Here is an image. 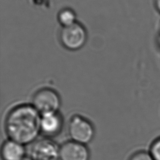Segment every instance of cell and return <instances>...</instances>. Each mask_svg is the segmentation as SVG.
I'll use <instances>...</instances> for the list:
<instances>
[{"instance_id":"obj_1","label":"cell","mask_w":160,"mask_h":160,"mask_svg":"<svg viewBox=\"0 0 160 160\" xmlns=\"http://www.w3.org/2000/svg\"><path fill=\"white\" fill-rule=\"evenodd\" d=\"M41 115L31 104L12 108L4 120V130L8 139L24 146L32 144L41 133Z\"/></svg>"},{"instance_id":"obj_2","label":"cell","mask_w":160,"mask_h":160,"mask_svg":"<svg viewBox=\"0 0 160 160\" xmlns=\"http://www.w3.org/2000/svg\"><path fill=\"white\" fill-rule=\"evenodd\" d=\"M61 103L60 96L56 91L50 88H42L34 92L31 104L42 116L58 112Z\"/></svg>"},{"instance_id":"obj_3","label":"cell","mask_w":160,"mask_h":160,"mask_svg":"<svg viewBox=\"0 0 160 160\" xmlns=\"http://www.w3.org/2000/svg\"><path fill=\"white\" fill-rule=\"evenodd\" d=\"M58 36L61 45L69 51L81 49L88 39L87 31L79 22L69 26L61 27Z\"/></svg>"},{"instance_id":"obj_4","label":"cell","mask_w":160,"mask_h":160,"mask_svg":"<svg viewBox=\"0 0 160 160\" xmlns=\"http://www.w3.org/2000/svg\"><path fill=\"white\" fill-rule=\"evenodd\" d=\"M68 131L71 141L86 145L94 136V129L91 122L80 115H74L69 120Z\"/></svg>"},{"instance_id":"obj_5","label":"cell","mask_w":160,"mask_h":160,"mask_svg":"<svg viewBox=\"0 0 160 160\" xmlns=\"http://www.w3.org/2000/svg\"><path fill=\"white\" fill-rule=\"evenodd\" d=\"M58 146L48 138L36 140L29 150V158L32 160H57L59 159Z\"/></svg>"},{"instance_id":"obj_6","label":"cell","mask_w":160,"mask_h":160,"mask_svg":"<svg viewBox=\"0 0 160 160\" xmlns=\"http://www.w3.org/2000/svg\"><path fill=\"white\" fill-rule=\"evenodd\" d=\"M60 160H89V152L86 145L70 141L59 146Z\"/></svg>"},{"instance_id":"obj_7","label":"cell","mask_w":160,"mask_h":160,"mask_svg":"<svg viewBox=\"0 0 160 160\" xmlns=\"http://www.w3.org/2000/svg\"><path fill=\"white\" fill-rule=\"evenodd\" d=\"M63 119L58 112L41 116V132L47 137L57 136L62 130Z\"/></svg>"},{"instance_id":"obj_8","label":"cell","mask_w":160,"mask_h":160,"mask_svg":"<svg viewBox=\"0 0 160 160\" xmlns=\"http://www.w3.org/2000/svg\"><path fill=\"white\" fill-rule=\"evenodd\" d=\"M1 155L2 160H23L26 157L24 146L10 139L2 144Z\"/></svg>"},{"instance_id":"obj_9","label":"cell","mask_w":160,"mask_h":160,"mask_svg":"<svg viewBox=\"0 0 160 160\" xmlns=\"http://www.w3.org/2000/svg\"><path fill=\"white\" fill-rule=\"evenodd\" d=\"M57 19L61 27L69 26L78 22L75 11L70 8L61 9L58 13Z\"/></svg>"},{"instance_id":"obj_10","label":"cell","mask_w":160,"mask_h":160,"mask_svg":"<svg viewBox=\"0 0 160 160\" xmlns=\"http://www.w3.org/2000/svg\"><path fill=\"white\" fill-rule=\"evenodd\" d=\"M149 152L153 160H160V136L152 142Z\"/></svg>"},{"instance_id":"obj_11","label":"cell","mask_w":160,"mask_h":160,"mask_svg":"<svg viewBox=\"0 0 160 160\" xmlns=\"http://www.w3.org/2000/svg\"><path fill=\"white\" fill-rule=\"evenodd\" d=\"M128 160H153L149 151H139L131 156Z\"/></svg>"},{"instance_id":"obj_12","label":"cell","mask_w":160,"mask_h":160,"mask_svg":"<svg viewBox=\"0 0 160 160\" xmlns=\"http://www.w3.org/2000/svg\"><path fill=\"white\" fill-rule=\"evenodd\" d=\"M154 6L157 11L160 13V0H154Z\"/></svg>"},{"instance_id":"obj_13","label":"cell","mask_w":160,"mask_h":160,"mask_svg":"<svg viewBox=\"0 0 160 160\" xmlns=\"http://www.w3.org/2000/svg\"><path fill=\"white\" fill-rule=\"evenodd\" d=\"M23 160H32L29 157H26Z\"/></svg>"}]
</instances>
